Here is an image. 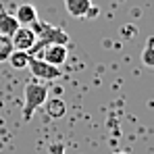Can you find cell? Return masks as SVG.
<instances>
[{
    "instance_id": "obj_13",
    "label": "cell",
    "mask_w": 154,
    "mask_h": 154,
    "mask_svg": "<svg viewBox=\"0 0 154 154\" xmlns=\"http://www.w3.org/2000/svg\"><path fill=\"white\" fill-rule=\"evenodd\" d=\"M112 154H127V152H123V150H117V152H112Z\"/></svg>"
},
{
    "instance_id": "obj_8",
    "label": "cell",
    "mask_w": 154,
    "mask_h": 154,
    "mask_svg": "<svg viewBox=\"0 0 154 154\" xmlns=\"http://www.w3.org/2000/svg\"><path fill=\"white\" fill-rule=\"evenodd\" d=\"M19 27L21 25L17 23L15 15L6 13V11H0V35H2V38H11Z\"/></svg>"
},
{
    "instance_id": "obj_11",
    "label": "cell",
    "mask_w": 154,
    "mask_h": 154,
    "mask_svg": "<svg viewBox=\"0 0 154 154\" xmlns=\"http://www.w3.org/2000/svg\"><path fill=\"white\" fill-rule=\"evenodd\" d=\"M48 152H50V154H65V146L56 142V144H52V146H50V150H48Z\"/></svg>"
},
{
    "instance_id": "obj_7",
    "label": "cell",
    "mask_w": 154,
    "mask_h": 154,
    "mask_svg": "<svg viewBox=\"0 0 154 154\" xmlns=\"http://www.w3.org/2000/svg\"><path fill=\"white\" fill-rule=\"evenodd\" d=\"M15 19H17L19 25H31V23L38 21V11H35L33 4H21L15 13Z\"/></svg>"
},
{
    "instance_id": "obj_1",
    "label": "cell",
    "mask_w": 154,
    "mask_h": 154,
    "mask_svg": "<svg viewBox=\"0 0 154 154\" xmlns=\"http://www.w3.org/2000/svg\"><path fill=\"white\" fill-rule=\"evenodd\" d=\"M23 121H29L33 117V112L38 108H42V104L48 98V85L46 83H38V81H27L25 90H23Z\"/></svg>"
},
{
    "instance_id": "obj_14",
    "label": "cell",
    "mask_w": 154,
    "mask_h": 154,
    "mask_svg": "<svg viewBox=\"0 0 154 154\" xmlns=\"http://www.w3.org/2000/svg\"><path fill=\"white\" fill-rule=\"evenodd\" d=\"M4 40H6V38H2V35H0V42H4Z\"/></svg>"
},
{
    "instance_id": "obj_12",
    "label": "cell",
    "mask_w": 154,
    "mask_h": 154,
    "mask_svg": "<svg viewBox=\"0 0 154 154\" xmlns=\"http://www.w3.org/2000/svg\"><path fill=\"white\" fill-rule=\"evenodd\" d=\"M8 54H11L8 48H0V63H2V60H6V58H8Z\"/></svg>"
},
{
    "instance_id": "obj_6",
    "label": "cell",
    "mask_w": 154,
    "mask_h": 154,
    "mask_svg": "<svg viewBox=\"0 0 154 154\" xmlns=\"http://www.w3.org/2000/svg\"><path fill=\"white\" fill-rule=\"evenodd\" d=\"M44 108H46V115L50 117V119H60V117H65V112H67V104L63 98H46V102L42 104Z\"/></svg>"
},
{
    "instance_id": "obj_5",
    "label": "cell",
    "mask_w": 154,
    "mask_h": 154,
    "mask_svg": "<svg viewBox=\"0 0 154 154\" xmlns=\"http://www.w3.org/2000/svg\"><path fill=\"white\" fill-rule=\"evenodd\" d=\"M92 6H94L92 0H65V8H67V13H69L71 17H75V19H83V17H88V13H90Z\"/></svg>"
},
{
    "instance_id": "obj_9",
    "label": "cell",
    "mask_w": 154,
    "mask_h": 154,
    "mask_svg": "<svg viewBox=\"0 0 154 154\" xmlns=\"http://www.w3.org/2000/svg\"><path fill=\"white\" fill-rule=\"evenodd\" d=\"M8 63H11V67L13 69H27V63H29V54L23 50H13L8 54V58H6Z\"/></svg>"
},
{
    "instance_id": "obj_3",
    "label": "cell",
    "mask_w": 154,
    "mask_h": 154,
    "mask_svg": "<svg viewBox=\"0 0 154 154\" xmlns=\"http://www.w3.org/2000/svg\"><path fill=\"white\" fill-rule=\"evenodd\" d=\"M11 44H13V50L29 52L31 46L35 44V31L29 25H21L13 35H11Z\"/></svg>"
},
{
    "instance_id": "obj_2",
    "label": "cell",
    "mask_w": 154,
    "mask_h": 154,
    "mask_svg": "<svg viewBox=\"0 0 154 154\" xmlns=\"http://www.w3.org/2000/svg\"><path fill=\"white\" fill-rule=\"evenodd\" d=\"M27 69L31 71V75L35 79H42V81H54L60 77V69L54 67L50 63L38 58V56H29V63H27Z\"/></svg>"
},
{
    "instance_id": "obj_4",
    "label": "cell",
    "mask_w": 154,
    "mask_h": 154,
    "mask_svg": "<svg viewBox=\"0 0 154 154\" xmlns=\"http://www.w3.org/2000/svg\"><path fill=\"white\" fill-rule=\"evenodd\" d=\"M67 56H69V50H67L65 44H50V46H44V48L40 50V54H38V58L50 63V65H54V67L65 65Z\"/></svg>"
},
{
    "instance_id": "obj_10",
    "label": "cell",
    "mask_w": 154,
    "mask_h": 154,
    "mask_svg": "<svg viewBox=\"0 0 154 154\" xmlns=\"http://www.w3.org/2000/svg\"><path fill=\"white\" fill-rule=\"evenodd\" d=\"M142 63L148 69H154V38H148L146 40V46L142 50Z\"/></svg>"
}]
</instances>
